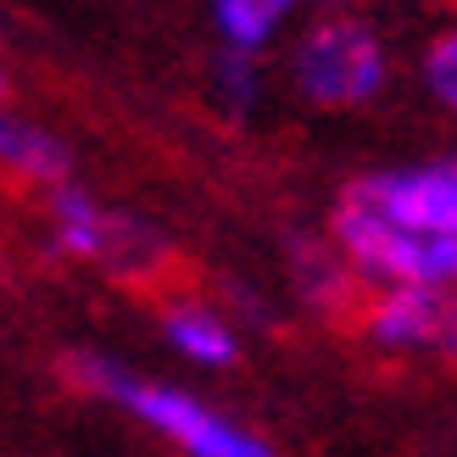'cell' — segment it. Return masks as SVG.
<instances>
[{"label": "cell", "instance_id": "6da1fadb", "mask_svg": "<svg viewBox=\"0 0 457 457\" xmlns=\"http://www.w3.org/2000/svg\"><path fill=\"white\" fill-rule=\"evenodd\" d=\"M67 374H73L79 385H89V391H106V396L129 402L151 429H162V436L179 441L190 457H279L268 441H257V436H245L240 424L218 419L212 407H201L195 396L162 391V385H140V379L118 374L101 357H67Z\"/></svg>", "mask_w": 457, "mask_h": 457}, {"label": "cell", "instance_id": "7a4b0ae2", "mask_svg": "<svg viewBox=\"0 0 457 457\" xmlns=\"http://www.w3.org/2000/svg\"><path fill=\"white\" fill-rule=\"evenodd\" d=\"M335 240L340 251L374 279H391L396 290H441L457 279V240L452 235H419L402 228L385 212H374L369 201L346 195L335 212Z\"/></svg>", "mask_w": 457, "mask_h": 457}, {"label": "cell", "instance_id": "3957f363", "mask_svg": "<svg viewBox=\"0 0 457 457\" xmlns=\"http://www.w3.org/2000/svg\"><path fill=\"white\" fill-rule=\"evenodd\" d=\"M295 84L312 106H357L379 96L385 84V51L379 39L352 17H329L307 29L295 45Z\"/></svg>", "mask_w": 457, "mask_h": 457}, {"label": "cell", "instance_id": "277c9868", "mask_svg": "<svg viewBox=\"0 0 457 457\" xmlns=\"http://www.w3.org/2000/svg\"><path fill=\"white\" fill-rule=\"evenodd\" d=\"M346 195L369 201L374 212H385L402 228H419V235H452L457 240V162L407 168V173H374V179H357Z\"/></svg>", "mask_w": 457, "mask_h": 457}, {"label": "cell", "instance_id": "5b68a950", "mask_svg": "<svg viewBox=\"0 0 457 457\" xmlns=\"http://www.w3.org/2000/svg\"><path fill=\"white\" fill-rule=\"evenodd\" d=\"M457 329V302L446 290H391L369 312V335L379 346H429L452 340Z\"/></svg>", "mask_w": 457, "mask_h": 457}, {"label": "cell", "instance_id": "8992f818", "mask_svg": "<svg viewBox=\"0 0 457 457\" xmlns=\"http://www.w3.org/2000/svg\"><path fill=\"white\" fill-rule=\"evenodd\" d=\"M56 240L79 257H112V240H118V223L96 212V201L84 190H56Z\"/></svg>", "mask_w": 457, "mask_h": 457}, {"label": "cell", "instance_id": "52a82bcc", "mask_svg": "<svg viewBox=\"0 0 457 457\" xmlns=\"http://www.w3.org/2000/svg\"><path fill=\"white\" fill-rule=\"evenodd\" d=\"M0 162L29 173V179H51V185H62V173H67V156H62V145L51 140V134L17 123V118H6V112H0Z\"/></svg>", "mask_w": 457, "mask_h": 457}, {"label": "cell", "instance_id": "ba28073f", "mask_svg": "<svg viewBox=\"0 0 457 457\" xmlns=\"http://www.w3.org/2000/svg\"><path fill=\"white\" fill-rule=\"evenodd\" d=\"M212 17H218V34L235 45L240 56H251L257 45H268L273 29H279L285 6H279V0H223Z\"/></svg>", "mask_w": 457, "mask_h": 457}, {"label": "cell", "instance_id": "9c48e42d", "mask_svg": "<svg viewBox=\"0 0 457 457\" xmlns=\"http://www.w3.org/2000/svg\"><path fill=\"white\" fill-rule=\"evenodd\" d=\"M168 335H173V346L190 352L195 362H228L235 357V335H228L212 312L179 307V312H168Z\"/></svg>", "mask_w": 457, "mask_h": 457}, {"label": "cell", "instance_id": "30bf717a", "mask_svg": "<svg viewBox=\"0 0 457 457\" xmlns=\"http://www.w3.org/2000/svg\"><path fill=\"white\" fill-rule=\"evenodd\" d=\"M424 73H429V89H436L446 106H457V34H441L436 45H429Z\"/></svg>", "mask_w": 457, "mask_h": 457}, {"label": "cell", "instance_id": "8fae6325", "mask_svg": "<svg viewBox=\"0 0 457 457\" xmlns=\"http://www.w3.org/2000/svg\"><path fill=\"white\" fill-rule=\"evenodd\" d=\"M218 79H223V89H228V106H245L251 96H257V79H251V62H245L240 51H235V56H223Z\"/></svg>", "mask_w": 457, "mask_h": 457}, {"label": "cell", "instance_id": "7c38bea8", "mask_svg": "<svg viewBox=\"0 0 457 457\" xmlns=\"http://www.w3.org/2000/svg\"><path fill=\"white\" fill-rule=\"evenodd\" d=\"M446 346H452V352H457V329H452V340H446Z\"/></svg>", "mask_w": 457, "mask_h": 457}, {"label": "cell", "instance_id": "4fadbf2b", "mask_svg": "<svg viewBox=\"0 0 457 457\" xmlns=\"http://www.w3.org/2000/svg\"><path fill=\"white\" fill-rule=\"evenodd\" d=\"M0 96H6V79H0Z\"/></svg>", "mask_w": 457, "mask_h": 457}]
</instances>
